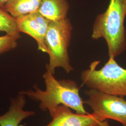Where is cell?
<instances>
[{
	"label": "cell",
	"instance_id": "277c9868",
	"mask_svg": "<svg viewBox=\"0 0 126 126\" xmlns=\"http://www.w3.org/2000/svg\"><path fill=\"white\" fill-rule=\"evenodd\" d=\"M72 30V24L67 18L50 23L45 38V45L50 58L46 69L53 74L56 68H62L67 73L74 70L70 63L68 51Z\"/></svg>",
	"mask_w": 126,
	"mask_h": 126
},
{
	"label": "cell",
	"instance_id": "30bf717a",
	"mask_svg": "<svg viewBox=\"0 0 126 126\" xmlns=\"http://www.w3.org/2000/svg\"><path fill=\"white\" fill-rule=\"evenodd\" d=\"M42 0H9L4 8L16 19L38 11Z\"/></svg>",
	"mask_w": 126,
	"mask_h": 126
},
{
	"label": "cell",
	"instance_id": "7c38bea8",
	"mask_svg": "<svg viewBox=\"0 0 126 126\" xmlns=\"http://www.w3.org/2000/svg\"><path fill=\"white\" fill-rule=\"evenodd\" d=\"M18 39V38L9 34L0 36V55L16 48Z\"/></svg>",
	"mask_w": 126,
	"mask_h": 126
},
{
	"label": "cell",
	"instance_id": "8992f818",
	"mask_svg": "<svg viewBox=\"0 0 126 126\" xmlns=\"http://www.w3.org/2000/svg\"><path fill=\"white\" fill-rule=\"evenodd\" d=\"M51 122L46 126H110L95 113L80 114L73 113L70 108L59 105L50 115Z\"/></svg>",
	"mask_w": 126,
	"mask_h": 126
},
{
	"label": "cell",
	"instance_id": "4fadbf2b",
	"mask_svg": "<svg viewBox=\"0 0 126 126\" xmlns=\"http://www.w3.org/2000/svg\"><path fill=\"white\" fill-rule=\"evenodd\" d=\"M9 0H0V7L4 8L5 5L6 4Z\"/></svg>",
	"mask_w": 126,
	"mask_h": 126
},
{
	"label": "cell",
	"instance_id": "6da1fadb",
	"mask_svg": "<svg viewBox=\"0 0 126 126\" xmlns=\"http://www.w3.org/2000/svg\"><path fill=\"white\" fill-rule=\"evenodd\" d=\"M49 70L43 77L46 86L45 91L34 86L35 91H22L19 94L31 99L40 101L39 108L48 111L50 115L59 105H64L80 114H88L84 106V101L79 94V88L76 81L70 79L57 80Z\"/></svg>",
	"mask_w": 126,
	"mask_h": 126
},
{
	"label": "cell",
	"instance_id": "7a4b0ae2",
	"mask_svg": "<svg viewBox=\"0 0 126 126\" xmlns=\"http://www.w3.org/2000/svg\"><path fill=\"white\" fill-rule=\"evenodd\" d=\"M126 16V0H110L108 7L95 19L92 38L106 41L109 58H115L126 49L124 26Z\"/></svg>",
	"mask_w": 126,
	"mask_h": 126
},
{
	"label": "cell",
	"instance_id": "3957f363",
	"mask_svg": "<svg viewBox=\"0 0 126 126\" xmlns=\"http://www.w3.org/2000/svg\"><path fill=\"white\" fill-rule=\"evenodd\" d=\"M99 61H94L88 69L83 71L81 79L90 89L108 94L126 96V69L121 66L114 58H109L99 70L96 67Z\"/></svg>",
	"mask_w": 126,
	"mask_h": 126
},
{
	"label": "cell",
	"instance_id": "9c48e42d",
	"mask_svg": "<svg viewBox=\"0 0 126 126\" xmlns=\"http://www.w3.org/2000/svg\"><path fill=\"white\" fill-rule=\"evenodd\" d=\"M69 4L67 0H42L38 12L50 22L67 18Z\"/></svg>",
	"mask_w": 126,
	"mask_h": 126
},
{
	"label": "cell",
	"instance_id": "52a82bcc",
	"mask_svg": "<svg viewBox=\"0 0 126 126\" xmlns=\"http://www.w3.org/2000/svg\"><path fill=\"white\" fill-rule=\"evenodd\" d=\"M16 20L19 32L32 36L36 41L38 50L47 53L45 38L50 23V21L38 11L17 19Z\"/></svg>",
	"mask_w": 126,
	"mask_h": 126
},
{
	"label": "cell",
	"instance_id": "ba28073f",
	"mask_svg": "<svg viewBox=\"0 0 126 126\" xmlns=\"http://www.w3.org/2000/svg\"><path fill=\"white\" fill-rule=\"evenodd\" d=\"M26 103L25 96L21 94L11 99L9 111L0 115V126H19L23 120L34 115L35 112L24 110Z\"/></svg>",
	"mask_w": 126,
	"mask_h": 126
},
{
	"label": "cell",
	"instance_id": "8fae6325",
	"mask_svg": "<svg viewBox=\"0 0 126 126\" xmlns=\"http://www.w3.org/2000/svg\"><path fill=\"white\" fill-rule=\"evenodd\" d=\"M0 32H5L7 34L20 37L17 28L16 19L14 18L5 9L0 7Z\"/></svg>",
	"mask_w": 126,
	"mask_h": 126
},
{
	"label": "cell",
	"instance_id": "5b68a950",
	"mask_svg": "<svg viewBox=\"0 0 126 126\" xmlns=\"http://www.w3.org/2000/svg\"><path fill=\"white\" fill-rule=\"evenodd\" d=\"M88 98L84 101L104 121L111 119L126 126V100L123 97L108 94L90 89L85 91Z\"/></svg>",
	"mask_w": 126,
	"mask_h": 126
}]
</instances>
